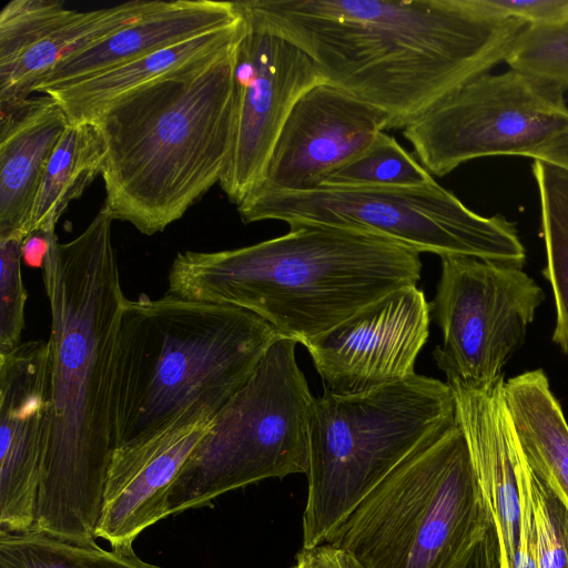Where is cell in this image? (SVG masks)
Instances as JSON below:
<instances>
[{"label": "cell", "instance_id": "cell-1", "mask_svg": "<svg viewBox=\"0 0 568 568\" xmlns=\"http://www.w3.org/2000/svg\"><path fill=\"white\" fill-rule=\"evenodd\" d=\"M302 49L324 80L405 129L505 61L527 24L476 0H240Z\"/></svg>", "mask_w": 568, "mask_h": 568}, {"label": "cell", "instance_id": "cell-2", "mask_svg": "<svg viewBox=\"0 0 568 568\" xmlns=\"http://www.w3.org/2000/svg\"><path fill=\"white\" fill-rule=\"evenodd\" d=\"M101 207L73 240H50L42 277L50 308L49 412L32 529L95 541L114 450L111 381L115 332L125 295Z\"/></svg>", "mask_w": 568, "mask_h": 568}, {"label": "cell", "instance_id": "cell-3", "mask_svg": "<svg viewBox=\"0 0 568 568\" xmlns=\"http://www.w3.org/2000/svg\"><path fill=\"white\" fill-rule=\"evenodd\" d=\"M237 39L119 95L91 118L103 145L102 209L112 220L153 235L220 183L234 138Z\"/></svg>", "mask_w": 568, "mask_h": 568}, {"label": "cell", "instance_id": "cell-4", "mask_svg": "<svg viewBox=\"0 0 568 568\" xmlns=\"http://www.w3.org/2000/svg\"><path fill=\"white\" fill-rule=\"evenodd\" d=\"M419 252L347 229L298 225L278 237L173 260L168 294L232 305L304 344L422 275Z\"/></svg>", "mask_w": 568, "mask_h": 568}, {"label": "cell", "instance_id": "cell-5", "mask_svg": "<svg viewBox=\"0 0 568 568\" xmlns=\"http://www.w3.org/2000/svg\"><path fill=\"white\" fill-rule=\"evenodd\" d=\"M282 337L241 307L170 294L125 297L112 362L114 449L161 432L187 412L215 416Z\"/></svg>", "mask_w": 568, "mask_h": 568}, {"label": "cell", "instance_id": "cell-6", "mask_svg": "<svg viewBox=\"0 0 568 568\" xmlns=\"http://www.w3.org/2000/svg\"><path fill=\"white\" fill-rule=\"evenodd\" d=\"M490 525L455 418L428 435L326 542L355 568H462Z\"/></svg>", "mask_w": 568, "mask_h": 568}, {"label": "cell", "instance_id": "cell-7", "mask_svg": "<svg viewBox=\"0 0 568 568\" xmlns=\"http://www.w3.org/2000/svg\"><path fill=\"white\" fill-rule=\"evenodd\" d=\"M455 418L447 382L416 373L356 395L324 390L310 415L302 548L326 542L396 466Z\"/></svg>", "mask_w": 568, "mask_h": 568}, {"label": "cell", "instance_id": "cell-8", "mask_svg": "<svg viewBox=\"0 0 568 568\" xmlns=\"http://www.w3.org/2000/svg\"><path fill=\"white\" fill-rule=\"evenodd\" d=\"M297 342L282 337L247 383L212 418L169 495V514L267 479L306 474L313 397L298 367Z\"/></svg>", "mask_w": 568, "mask_h": 568}, {"label": "cell", "instance_id": "cell-9", "mask_svg": "<svg viewBox=\"0 0 568 568\" xmlns=\"http://www.w3.org/2000/svg\"><path fill=\"white\" fill-rule=\"evenodd\" d=\"M244 223L325 225L392 240L419 253L465 255L523 267L516 225L483 216L436 181L422 186H328L257 191L237 205Z\"/></svg>", "mask_w": 568, "mask_h": 568}, {"label": "cell", "instance_id": "cell-10", "mask_svg": "<svg viewBox=\"0 0 568 568\" xmlns=\"http://www.w3.org/2000/svg\"><path fill=\"white\" fill-rule=\"evenodd\" d=\"M564 95L513 69L486 72L403 129V135L437 176L478 158L529 156L568 128Z\"/></svg>", "mask_w": 568, "mask_h": 568}, {"label": "cell", "instance_id": "cell-11", "mask_svg": "<svg viewBox=\"0 0 568 568\" xmlns=\"http://www.w3.org/2000/svg\"><path fill=\"white\" fill-rule=\"evenodd\" d=\"M430 304L443 334L433 356L471 389L496 384L525 342L545 293L523 267L465 255L440 256Z\"/></svg>", "mask_w": 568, "mask_h": 568}, {"label": "cell", "instance_id": "cell-12", "mask_svg": "<svg viewBox=\"0 0 568 568\" xmlns=\"http://www.w3.org/2000/svg\"><path fill=\"white\" fill-rule=\"evenodd\" d=\"M243 27L235 47V126L220 186L236 206L263 184L281 130L298 99L325 81L297 45L275 34L239 3Z\"/></svg>", "mask_w": 568, "mask_h": 568}, {"label": "cell", "instance_id": "cell-13", "mask_svg": "<svg viewBox=\"0 0 568 568\" xmlns=\"http://www.w3.org/2000/svg\"><path fill=\"white\" fill-rule=\"evenodd\" d=\"M445 376L455 398L456 422L497 535L500 568H539L529 466L505 402V378L478 390L452 375Z\"/></svg>", "mask_w": 568, "mask_h": 568}, {"label": "cell", "instance_id": "cell-14", "mask_svg": "<svg viewBox=\"0 0 568 568\" xmlns=\"http://www.w3.org/2000/svg\"><path fill=\"white\" fill-rule=\"evenodd\" d=\"M430 304L417 286L394 291L305 342L324 390L356 395L415 374Z\"/></svg>", "mask_w": 568, "mask_h": 568}, {"label": "cell", "instance_id": "cell-15", "mask_svg": "<svg viewBox=\"0 0 568 568\" xmlns=\"http://www.w3.org/2000/svg\"><path fill=\"white\" fill-rule=\"evenodd\" d=\"M387 126L385 113L323 81L293 106L257 191L315 189L364 152Z\"/></svg>", "mask_w": 568, "mask_h": 568}, {"label": "cell", "instance_id": "cell-16", "mask_svg": "<svg viewBox=\"0 0 568 568\" xmlns=\"http://www.w3.org/2000/svg\"><path fill=\"white\" fill-rule=\"evenodd\" d=\"M49 412V342L0 354V530L33 528Z\"/></svg>", "mask_w": 568, "mask_h": 568}, {"label": "cell", "instance_id": "cell-17", "mask_svg": "<svg viewBox=\"0 0 568 568\" xmlns=\"http://www.w3.org/2000/svg\"><path fill=\"white\" fill-rule=\"evenodd\" d=\"M159 2L77 11L59 0H11L0 12V104L29 98L57 63L122 30Z\"/></svg>", "mask_w": 568, "mask_h": 568}, {"label": "cell", "instance_id": "cell-18", "mask_svg": "<svg viewBox=\"0 0 568 568\" xmlns=\"http://www.w3.org/2000/svg\"><path fill=\"white\" fill-rule=\"evenodd\" d=\"M213 417L207 409L187 412L161 432L112 452L95 538L133 551L146 528L170 516L171 487Z\"/></svg>", "mask_w": 568, "mask_h": 568}, {"label": "cell", "instance_id": "cell-19", "mask_svg": "<svg viewBox=\"0 0 568 568\" xmlns=\"http://www.w3.org/2000/svg\"><path fill=\"white\" fill-rule=\"evenodd\" d=\"M242 18L237 1H162L109 38L60 61L31 93L45 94L93 74L134 61Z\"/></svg>", "mask_w": 568, "mask_h": 568}, {"label": "cell", "instance_id": "cell-20", "mask_svg": "<svg viewBox=\"0 0 568 568\" xmlns=\"http://www.w3.org/2000/svg\"><path fill=\"white\" fill-rule=\"evenodd\" d=\"M70 123L48 94L0 104V241L28 236L42 175Z\"/></svg>", "mask_w": 568, "mask_h": 568}, {"label": "cell", "instance_id": "cell-21", "mask_svg": "<svg viewBox=\"0 0 568 568\" xmlns=\"http://www.w3.org/2000/svg\"><path fill=\"white\" fill-rule=\"evenodd\" d=\"M504 397L531 471L568 508V423L540 368L505 379Z\"/></svg>", "mask_w": 568, "mask_h": 568}, {"label": "cell", "instance_id": "cell-22", "mask_svg": "<svg viewBox=\"0 0 568 568\" xmlns=\"http://www.w3.org/2000/svg\"><path fill=\"white\" fill-rule=\"evenodd\" d=\"M242 27L243 16L234 24L204 32L45 94L59 102L70 122L90 121L102 106L119 95L226 49L235 42Z\"/></svg>", "mask_w": 568, "mask_h": 568}, {"label": "cell", "instance_id": "cell-23", "mask_svg": "<svg viewBox=\"0 0 568 568\" xmlns=\"http://www.w3.org/2000/svg\"><path fill=\"white\" fill-rule=\"evenodd\" d=\"M103 145L89 121L71 122L53 150L42 175L29 222L28 236L55 231L70 202L101 174Z\"/></svg>", "mask_w": 568, "mask_h": 568}, {"label": "cell", "instance_id": "cell-24", "mask_svg": "<svg viewBox=\"0 0 568 568\" xmlns=\"http://www.w3.org/2000/svg\"><path fill=\"white\" fill-rule=\"evenodd\" d=\"M546 250L544 276L555 301L552 342L568 356V170L534 160Z\"/></svg>", "mask_w": 568, "mask_h": 568}, {"label": "cell", "instance_id": "cell-25", "mask_svg": "<svg viewBox=\"0 0 568 568\" xmlns=\"http://www.w3.org/2000/svg\"><path fill=\"white\" fill-rule=\"evenodd\" d=\"M0 568H162L133 551L106 550L95 541L78 544L30 529L0 530Z\"/></svg>", "mask_w": 568, "mask_h": 568}, {"label": "cell", "instance_id": "cell-26", "mask_svg": "<svg viewBox=\"0 0 568 568\" xmlns=\"http://www.w3.org/2000/svg\"><path fill=\"white\" fill-rule=\"evenodd\" d=\"M434 181L394 138L382 132L364 152L328 174L321 185L408 187Z\"/></svg>", "mask_w": 568, "mask_h": 568}, {"label": "cell", "instance_id": "cell-27", "mask_svg": "<svg viewBox=\"0 0 568 568\" xmlns=\"http://www.w3.org/2000/svg\"><path fill=\"white\" fill-rule=\"evenodd\" d=\"M509 69L525 73L565 94L568 90V23L527 26L505 59Z\"/></svg>", "mask_w": 568, "mask_h": 568}, {"label": "cell", "instance_id": "cell-28", "mask_svg": "<svg viewBox=\"0 0 568 568\" xmlns=\"http://www.w3.org/2000/svg\"><path fill=\"white\" fill-rule=\"evenodd\" d=\"M539 568H568V508L529 467Z\"/></svg>", "mask_w": 568, "mask_h": 568}, {"label": "cell", "instance_id": "cell-29", "mask_svg": "<svg viewBox=\"0 0 568 568\" xmlns=\"http://www.w3.org/2000/svg\"><path fill=\"white\" fill-rule=\"evenodd\" d=\"M22 241H0V354L21 343L28 294L22 281Z\"/></svg>", "mask_w": 568, "mask_h": 568}, {"label": "cell", "instance_id": "cell-30", "mask_svg": "<svg viewBox=\"0 0 568 568\" xmlns=\"http://www.w3.org/2000/svg\"><path fill=\"white\" fill-rule=\"evenodd\" d=\"M486 13L517 19L531 27L568 23V0H476Z\"/></svg>", "mask_w": 568, "mask_h": 568}, {"label": "cell", "instance_id": "cell-31", "mask_svg": "<svg viewBox=\"0 0 568 568\" xmlns=\"http://www.w3.org/2000/svg\"><path fill=\"white\" fill-rule=\"evenodd\" d=\"M291 568H355L344 551L328 542L302 548Z\"/></svg>", "mask_w": 568, "mask_h": 568}, {"label": "cell", "instance_id": "cell-32", "mask_svg": "<svg viewBox=\"0 0 568 568\" xmlns=\"http://www.w3.org/2000/svg\"><path fill=\"white\" fill-rule=\"evenodd\" d=\"M462 568H500L498 539L491 525Z\"/></svg>", "mask_w": 568, "mask_h": 568}, {"label": "cell", "instance_id": "cell-33", "mask_svg": "<svg viewBox=\"0 0 568 568\" xmlns=\"http://www.w3.org/2000/svg\"><path fill=\"white\" fill-rule=\"evenodd\" d=\"M528 158L541 160L568 170V128L532 151Z\"/></svg>", "mask_w": 568, "mask_h": 568}, {"label": "cell", "instance_id": "cell-34", "mask_svg": "<svg viewBox=\"0 0 568 568\" xmlns=\"http://www.w3.org/2000/svg\"><path fill=\"white\" fill-rule=\"evenodd\" d=\"M54 234L55 232H36L27 236L22 242V260L31 267L42 268Z\"/></svg>", "mask_w": 568, "mask_h": 568}]
</instances>
